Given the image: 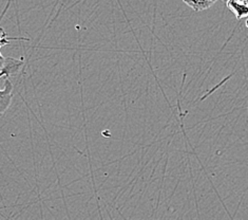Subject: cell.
<instances>
[{
  "label": "cell",
  "instance_id": "cell-1",
  "mask_svg": "<svg viewBox=\"0 0 248 220\" xmlns=\"http://www.w3.org/2000/svg\"><path fill=\"white\" fill-rule=\"evenodd\" d=\"M22 65V61L10 57L8 66L3 70L0 71V79H1L2 76L8 77L11 74L17 73V71L21 68ZM12 99H13V85H12V83L7 79L5 80V87L3 89H0V118H1L4 112L8 110L12 103Z\"/></svg>",
  "mask_w": 248,
  "mask_h": 220
},
{
  "label": "cell",
  "instance_id": "cell-6",
  "mask_svg": "<svg viewBox=\"0 0 248 220\" xmlns=\"http://www.w3.org/2000/svg\"><path fill=\"white\" fill-rule=\"evenodd\" d=\"M245 25H246V27L248 28V17L246 18V22H245Z\"/></svg>",
  "mask_w": 248,
  "mask_h": 220
},
{
  "label": "cell",
  "instance_id": "cell-3",
  "mask_svg": "<svg viewBox=\"0 0 248 220\" xmlns=\"http://www.w3.org/2000/svg\"><path fill=\"white\" fill-rule=\"evenodd\" d=\"M183 1L194 12H201L211 8L217 0H183Z\"/></svg>",
  "mask_w": 248,
  "mask_h": 220
},
{
  "label": "cell",
  "instance_id": "cell-5",
  "mask_svg": "<svg viewBox=\"0 0 248 220\" xmlns=\"http://www.w3.org/2000/svg\"><path fill=\"white\" fill-rule=\"evenodd\" d=\"M9 61H10V57H4L3 55L0 56V71L3 70L5 67L8 66L9 64Z\"/></svg>",
  "mask_w": 248,
  "mask_h": 220
},
{
  "label": "cell",
  "instance_id": "cell-7",
  "mask_svg": "<svg viewBox=\"0 0 248 220\" xmlns=\"http://www.w3.org/2000/svg\"><path fill=\"white\" fill-rule=\"evenodd\" d=\"M243 1H247L248 2V0H243Z\"/></svg>",
  "mask_w": 248,
  "mask_h": 220
},
{
  "label": "cell",
  "instance_id": "cell-2",
  "mask_svg": "<svg viewBox=\"0 0 248 220\" xmlns=\"http://www.w3.org/2000/svg\"><path fill=\"white\" fill-rule=\"evenodd\" d=\"M227 8L232 12L237 19H244L248 17V2L243 0H227Z\"/></svg>",
  "mask_w": 248,
  "mask_h": 220
},
{
  "label": "cell",
  "instance_id": "cell-4",
  "mask_svg": "<svg viewBox=\"0 0 248 220\" xmlns=\"http://www.w3.org/2000/svg\"><path fill=\"white\" fill-rule=\"evenodd\" d=\"M12 40H29V38H27V37H9L4 30L0 27V49H1L3 46L9 45L10 41H12ZM1 55H2L1 52H0V56Z\"/></svg>",
  "mask_w": 248,
  "mask_h": 220
}]
</instances>
